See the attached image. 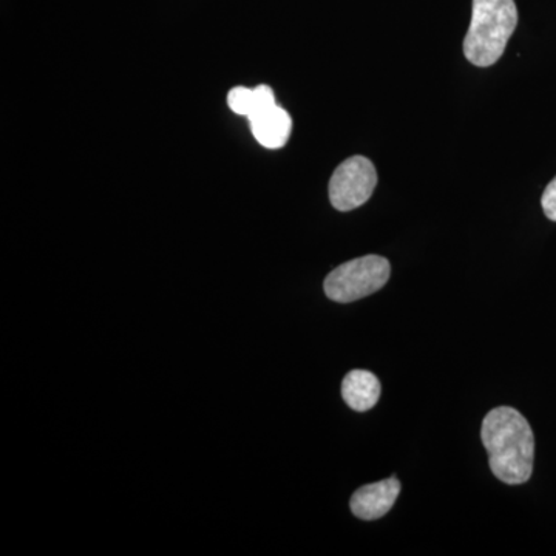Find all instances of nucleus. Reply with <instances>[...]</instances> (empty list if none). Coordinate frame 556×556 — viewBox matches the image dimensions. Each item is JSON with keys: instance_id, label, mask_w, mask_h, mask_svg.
I'll return each mask as SVG.
<instances>
[{"instance_id": "7ed1b4c3", "label": "nucleus", "mask_w": 556, "mask_h": 556, "mask_svg": "<svg viewBox=\"0 0 556 556\" xmlns=\"http://www.w3.org/2000/svg\"><path fill=\"white\" fill-rule=\"evenodd\" d=\"M390 274V262L380 255L351 260L325 278V294L332 302H356L386 287Z\"/></svg>"}, {"instance_id": "1a4fd4ad", "label": "nucleus", "mask_w": 556, "mask_h": 556, "mask_svg": "<svg viewBox=\"0 0 556 556\" xmlns=\"http://www.w3.org/2000/svg\"><path fill=\"white\" fill-rule=\"evenodd\" d=\"M541 206H543L546 217L556 222V177L548 182L546 190H544Z\"/></svg>"}, {"instance_id": "39448f33", "label": "nucleus", "mask_w": 556, "mask_h": 556, "mask_svg": "<svg viewBox=\"0 0 556 556\" xmlns=\"http://www.w3.org/2000/svg\"><path fill=\"white\" fill-rule=\"evenodd\" d=\"M401 489V482L396 478H388L376 484L361 486L351 497V510L364 521H375L386 517L396 503Z\"/></svg>"}, {"instance_id": "6e6552de", "label": "nucleus", "mask_w": 556, "mask_h": 556, "mask_svg": "<svg viewBox=\"0 0 556 556\" xmlns=\"http://www.w3.org/2000/svg\"><path fill=\"white\" fill-rule=\"evenodd\" d=\"M228 104L233 113L251 119L277 102L273 89L268 86H258L255 89L233 87L228 94Z\"/></svg>"}, {"instance_id": "20e7f679", "label": "nucleus", "mask_w": 556, "mask_h": 556, "mask_svg": "<svg viewBox=\"0 0 556 556\" xmlns=\"http://www.w3.org/2000/svg\"><path fill=\"white\" fill-rule=\"evenodd\" d=\"M378 186L375 164L365 156H351L334 170L329 181V201L340 212L361 207Z\"/></svg>"}, {"instance_id": "f257e3e1", "label": "nucleus", "mask_w": 556, "mask_h": 556, "mask_svg": "<svg viewBox=\"0 0 556 556\" xmlns=\"http://www.w3.org/2000/svg\"><path fill=\"white\" fill-rule=\"evenodd\" d=\"M482 444L490 468L504 484L521 485L533 473L535 437L525 416L511 407H497L484 417Z\"/></svg>"}, {"instance_id": "0eeeda50", "label": "nucleus", "mask_w": 556, "mask_h": 556, "mask_svg": "<svg viewBox=\"0 0 556 556\" xmlns=\"http://www.w3.org/2000/svg\"><path fill=\"white\" fill-rule=\"evenodd\" d=\"M380 393H382V388H380L379 379L365 369H354V371L348 372L343 379V401L354 412L365 413L375 407L379 402Z\"/></svg>"}, {"instance_id": "f03ea898", "label": "nucleus", "mask_w": 556, "mask_h": 556, "mask_svg": "<svg viewBox=\"0 0 556 556\" xmlns=\"http://www.w3.org/2000/svg\"><path fill=\"white\" fill-rule=\"evenodd\" d=\"M515 0H473L470 28L464 39V54L478 67L496 64L517 30Z\"/></svg>"}, {"instance_id": "423d86ee", "label": "nucleus", "mask_w": 556, "mask_h": 556, "mask_svg": "<svg viewBox=\"0 0 556 556\" xmlns=\"http://www.w3.org/2000/svg\"><path fill=\"white\" fill-rule=\"evenodd\" d=\"M251 131L258 144L266 149H281L292 131V119L287 110L273 105L249 119Z\"/></svg>"}]
</instances>
